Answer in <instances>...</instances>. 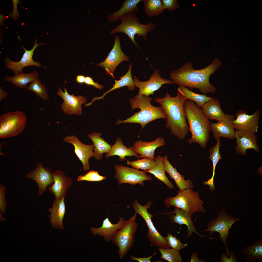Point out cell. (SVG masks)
Here are the masks:
<instances>
[{"label": "cell", "mask_w": 262, "mask_h": 262, "mask_svg": "<svg viewBox=\"0 0 262 262\" xmlns=\"http://www.w3.org/2000/svg\"><path fill=\"white\" fill-rule=\"evenodd\" d=\"M222 63L216 58L205 67L199 70L194 69L193 63L189 62L184 63L180 68L172 71L169 74L174 83L179 86L187 87L190 89L197 88L203 94L215 92L216 87L209 82V78Z\"/></svg>", "instance_id": "6da1fadb"}, {"label": "cell", "mask_w": 262, "mask_h": 262, "mask_svg": "<svg viewBox=\"0 0 262 262\" xmlns=\"http://www.w3.org/2000/svg\"><path fill=\"white\" fill-rule=\"evenodd\" d=\"M177 95L172 97L168 93L163 98H156L155 101L162 107L166 116L165 127L180 140L184 139L189 131L184 112V96L178 88Z\"/></svg>", "instance_id": "7a4b0ae2"}, {"label": "cell", "mask_w": 262, "mask_h": 262, "mask_svg": "<svg viewBox=\"0 0 262 262\" xmlns=\"http://www.w3.org/2000/svg\"><path fill=\"white\" fill-rule=\"evenodd\" d=\"M184 108L189 125V131L192 135L191 138L188 140V143H197L202 148H205L209 139L211 123L201 108L193 101L185 99Z\"/></svg>", "instance_id": "3957f363"}, {"label": "cell", "mask_w": 262, "mask_h": 262, "mask_svg": "<svg viewBox=\"0 0 262 262\" xmlns=\"http://www.w3.org/2000/svg\"><path fill=\"white\" fill-rule=\"evenodd\" d=\"M152 99L150 96L144 95H136L134 98H131L129 101L131 106L132 110L136 108L140 109L138 112L135 113L130 117L123 121L118 119L115 124L121 123H137L141 126V131L148 123L156 119H166V116L162 106L155 107L151 103Z\"/></svg>", "instance_id": "277c9868"}, {"label": "cell", "mask_w": 262, "mask_h": 262, "mask_svg": "<svg viewBox=\"0 0 262 262\" xmlns=\"http://www.w3.org/2000/svg\"><path fill=\"white\" fill-rule=\"evenodd\" d=\"M120 24L109 32L110 34H115L121 32L126 35L136 46L141 50L136 43L134 37H142L145 41L148 40L147 37L148 33L155 28V25L151 22L146 24L141 23L134 14L130 13L120 18Z\"/></svg>", "instance_id": "5b68a950"}, {"label": "cell", "mask_w": 262, "mask_h": 262, "mask_svg": "<svg viewBox=\"0 0 262 262\" xmlns=\"http://www.w3.org/2000/svg\"><path fill=\"white\" fill-rule=\"evenodd\" d=\"M164 202L167 208L174 206L186 211L191 216L196 212H206L199 193L191 188L180 191L176 196L166 198Z\"/></svg>", "instance_id": "8992f818"}, {"label": "cell", "mask_w": 262, "mask_h": 262, "mask_svg": "<svg viewBox=\"0 0 262 262\" xmlns=\"http://www.w3.org/2000/svg\"><path fill=\"white\" fill-rule=\"evenodd\" d=\"M135 213L128 220L126 221L122 228L112 237L111 241L118 249L119 256L122 260L131 249L135 242L134 235L138 227L136 221Z\"/></svg>", "instance_id": "52a82bcc"}, {"label": "cell", "mask_w": 262, "mask_h": 262, "mask_svg": "<svg viewBox=\"0 0 262 262\" xmlns=\"http://www.w3.org/2000/svg\"><path fill=\"white\" fill-rule=\"evenodd\" d=\"M27 117L20 111L10 112L0 117V138L17 136L22 133L26 125Z\"/></svg>", "instance_id": "ba28073f"}, {"label": "cell", "mask_w": 262, "mask_h": 262, "mask_svg": "<svg viewBox=\"0 0 262 262\" xmlns=\"http://www.w3.org/2000/svg\"><path fill=\"white\" fill-rule=\"evenodd\" d=\"M239 220V217L235 218L229 216L224 209H222L219 212L217 217L211 221L207 225V228L203 231H209L211 236L214 232L219 233V237L225 247L226 251V254L227 257L229 256L230 252L227 242L229 231L232 228V225Z\"/></svg>", "instance_id": "9c48e42d"}, {"label": "cell", "mask_w": 262, "mask_h": 262, "mask_svg": "<svg viewBox=\"0 0 262 262\" xmlns=\"http://www.w3.org/2000/svg\"><path fill=\"white\" fill-rule=\"evenodd\" d=\"M152 204V201H149L146 205L143 206L136 200L133 203V207L135 213L140 215L145 221L148 228L147 238L152 245L159 248H169L165 239L158 232L154 225L151 220L153 215L150 214L148 211L147 209L151 207Z\"/></svg>", "instance_id": "30bf717a"}, {"label": "cell", "mask_w": 262, "mask_h": 262, "mask_svg": "<svg viewBox=\"0 0 262 262\" xmlns=\"http://www.w3.org/2000/svg\"><path fill=\"white\" fill-rule=\"evenodd\" d=\"M115 173L114 177L117 180L118 185L123 183L133 185L139 184L144 187V181H150L152 180L151 175L146 174L144 171H140L122 165H115Z\"/></svg>", "instance_id": "8fae6325"}, {"label": "cell", "mask_w": 262, "mask_h": 262, "mask_svg": "<svg viewBox=\"0 0 262 262\" xmlns=\"http://www.w3.org/2000/svg\"><path fill=\"white\" fill-rule=\"evenodd\" d=\"M129 60L128 56L122 50L119 36L116 35L113 47L106 58L103 62L95 64L104 69L107 74L113 77V73L117 66L122 62Z\"/></svg>", "instance_id": "7c38bea8"}, {"label": "cell", "mask_w": 262, "mask_h": 262, "mask_svg": "<svg viewBox=\"0 0 262 262\" xmlns=\"http://www.w3.org/2000/svg\"><path fill=\"white\" fill-rule=\"evenodd\" d=\"M63 86L64 92L62 91L59 86L57 93V95L61 97L64 101L60 106L62 110L67 115H81L82 110V105L86 102V97L81 95L75 96L73 94L70 95L65 88V85Z\"/></svg>", "instance_id": "4fadbf2b"}, {"label": "cell", "mask_w": 262, "mask_h": 262, "mask_svg": "<svg viewBox=\"0 0 262 262\" xmlns=\"http://www.w3.org/2000/svg\"><path fill=\"white\" fill-rule=\"evenodd\" d=\"M159 70H155L149 80L144 82L139 81L135 76L133 77L135 86L139 89V92L136 95H144L149 96L153 95L154 92L157 90L164 84H173L171 80L162 78L159 73Z\"/></svg>", "instance_id": "5bb4252c"}, {"label": "cell", "mask_w": 262, "mask_h": 262, "mask_svg": "<svg viewBox=\"0 0 262 262\" xmlns=\"http://www.w3.org/2000/svg\"><path fill=\"white\" fill-rule=\"evenodd\" d=\"M25 177L30 179L36 183L38 187L37 192L40 196L42 195L46 192L47 187L54 182L51 171L44 167L41 162L38 163L36 168L28 173Z\"/></svg>", "instance_id": "9a60e30c"}, {"label": "cell", "mask_w": 262, "mask_h": 262, "mask_svg": "<svg viewBox=\"0 0 262 262\" xmlns=\"http://www.w3.org/2000/svg\"><path fill=\"white\" fill-rule=\"evenodd\" d=\"M236 118L233 122L236 131H247L254 133L257 132L260 116V111L255 110L253 114H248L244 110H240L236 115Z\"/></svg>", "instance_id": "2e32d148"}, {"label": "cell", "mask_w": 262, "mask_h": 262, "mask_svg": "<svg viewBox=\"0 0 262 262\" xmlns=\"http://www.w3.org/2000/svg\"><path fill=\"white\" fill-rule=\"evenodd\" d=\"M35 40L34 45L30 50L26 49L23 46L22 48L25 51L20 60L18 62L11 60L7 56H6L4 62L5 67L10 70L12 69L15 75L23 73V69L24 67L30 66H35L37 67H42L41 64L38 62L34 61L33 59L34 52L36 48L40 45L44 44V43L38 44Z\"/></svg>", "instance_id": "e0dca14e"}, {"label": "cell", "mask_w": 262, "mask_h": 262, "mask_svg": "<svg viewBox=\"0 0 262 262\" xmlns=\"http://www.w3.org/2000/svg\"><path fill=\"white\" fill-rule=\"evenodd\" d=\"M64 141L72 144L74 147V152L83 165V170L86 171L90 169L89 159L93 156V144L87 145L82 143L74 135L67 136L63 139Z\"/></svg>", "instance_id": "ac0fdd59"}, {"label": "cell", "mask_w": 262, "mask_h": 262, "mask_svg": "<svg viewBox=\"0 0 262 262\" xmlns=\"http://www.w3.org/2000/svg\"><path fill=\"white\" fill-rule=\"evenodd\" d=\"M234 138L237 145L235 148L236 152L243 156H245L246 151L252 149L258 153L260 152L258 144L257 137L255 133L247 131H236Z\"/></svg>", "instance_id": "d6986e66"}, {"label": "cell", "mask_w": 262, "mask_h": 262, "mask_svg": "<svg viewBox=\"0 0 262 262\" xmlns=\"http://www.w3.org/2000/svg\"><path fill=\"white\" fill-rule=\"evenodd\" d=\"M235 116L230 114H225L224 119L216 123H211L210 129L217 141L221 137L231 140L235 138V132L233 122Z\"/></svg>", "instance_id": "ffe728a7"}, {"label": "cell", "mask_w": 262, "mask_h": 262, "mask_svg": "<svg viewBox=\"0 0 262 262\" xmlns=\"http://www.w3.org/2000/svg\"><path fill=\"white\" fill-rule=\"evenodd\" d=\"M54 182L48 188V190L55 196V199H60L65 197L67 191L71 185L72 180L66 177L64 173L57 169L52 173Z\"/></svg>", "instance_id": "44dd1931"}, {"label": "cell", "mask_w": 262, "mask_h": 262, "mask_svg": "<svg viewBox=\"0 0 262 262\" xmlns=\"http://www.w3.org/2000/svg\"><path fill=\"white\" fill-rule=\"evenodd\" d=\"M164 139L158 137L151 142H146L141 140L134 143L133 146L129 147L137 154L140 155L139 157L147 158L155 160L154 152L157 148L164 146L165 144Z\"/></svg>", "instance_id": "7402d4cb"}, {"label": "cell", "mask_w": 262, "mask_h": 262, "mask_svg": "<svg viewBox=\"0 0 262 262\" xmlns=\"http://www.w3.org/2000/svg\"><path fill=\"white\" fill-rule=\"evenodd\" d=\"M164 213V214H172L169 218L171 223H176L180 225L184 224L187 226V238L190 237L192 233H194L201 237H205L214 239L202 235L197 231L191 219V216L186 211L178 208L174 207V210L173 211Z\"/></svg>", "instance_id": "603a6c76"}, {"label": "cell", "mask_w": 262, "mask_h": 262, "mask_svg": "<svg viewBox=\"0 0 262 262\" xmlns=\"http://www.w3.org/2000/svg\"><path fill=\"white\" fill-rule=\"evenodd\" d=\"M125 221L124 218L120 217L117 223L113 224L107 217L103 220L101 227H91L90 231L93 235L101 237L106 241L109 242L112 236L122 228Z\"/></svg>", "instance_id": "cb8c5ba5"}, {"label": "cell", "mask_w": 262, "mask_h": 262, "mask_svg": "<svg viewBox=\"0 0 262 262\" xmlns=\"http://www.w3.org/2000/svg\"><path fill=\"white\" fill-rule=\"evenodd\" d=\"M65 198L55 199L52 205V208L48 210V212L51 213L49 217L50 218V221L53 228L60 229L64 228L62 221L66 212Z\"/></svg>", "instance_id": "d4e9b609"}, {"label": "cell", "mask_w": 262, "mask_h": 262, "mask_svg": "<svg viewBox=\"0 0 262 262\" xmlns=\"http://www.w3.org/2000/svg\"><path fill=\"white\" fill-rule=\"evenodd\" d=\"M163 157L166 172L171 178L174 180L180 191L188 188L192 189L194 187L192 181L189 179L185 180L183 176L180 174L176 167L174 168L171 164L166 155H164Z\"/></svg>", "instance_id": "484cf974"}, {"label": "cell", "mask_w": 262, "mask_h": 262, "mask_svg": "<svg viewBox=\"0 0 262 262\" xmlns=\"http://www.w3.org/2000/svg\"><path fill=\"white\" fill-rule=\"evenodd\" d=\"M132 66V64H130L128 71L124 75L119 77L120 79V80H115V84L112 88L106 92L103 93V95L101 96L93 97L91 101L89 103L86 104V106H88L91 105L94 101L97 100L104 99V97L107 93L121 87L127 86V89L131 91L134 90L135 87L134 82L132 78L131 74Z\"/></svg>", "instance_id": "4316f807"}, {"label": "cell", "mask_w": 262, "mask_h": 262, "mask_svg": "<svg viewBox=\"0 0 262 262\" xmlns=\"http://www.w3.org/2000/svg\"><path fill=\"white\" fill-rule=\"evenodd\" d=\"M201 108L203 113L209 120L219 121L224 118L225 114L221 109L219 100L214 97L205 104Z\"/></svg>", "instance_id": "83f0119b"}, {"label": "cell", "mask_w": 262, "mask_h": 262, "mask_svg": "<svg viewBox=\"0 0 262 262\" xmlns=\"http://www.w3.org/2000/svg\"><path fill=\"white\" fill-rule=\"evenodd\" d=\"M142 0H125L119 10L109 15L107 19L110 22H116L120 18L130 13L135 14L139 10L137 4Z\"/></svg>", "instance_id": "f1b7e54d"}, {"label": "cell", "mask_w": 262, "mask_h": 262, "mask_svg": "<svg viewBox=\"0 0 262 262\" xmlns=\"http://www.w3.org/2000/svg\"><path fill=\"white\" fill-rule=\"evenodd\" d=\"M101 133L96 132L88 134V137L92 140L94 145L93 157L97 160L102 159L103 154L108 153L111 146L101 137Z\"/></svg>", "instance_id": "f546056e"}, {"label": "cell", "mask_w": 262, "mask_h": 262, "mask_svg": "<svg viewBox=\"0 0 262 262\" xmlns=\"http://www.w3.org/2000/svg\"><path fill=\"white\" fill-rule=\"evenodd\" d=\"M117 155L119 156L120 161L126 160L125 157L134 156L139 159L137 154L129 147H126L123 144L121 138H117L114 144L111 146L109 152L105 155V158L108 159L110 157Z\"/></svg>", "instance_id": "4dcf8cb0"}, {"label": "cell", "mask_w": 262, "mask_h": 262, "mask_svg": "<svg viewBox=\"0 0 262 262\" xmlns=\"http://www.w3.org/2000/svg\"><path fill=\"white\" fill-rule=\"evenodd\" d=\"M155 161L154 164L150 169L144 171L153 175L155 177L164 183L169 189H173L174 186L166 175L163 157L160 155H158L155 158Z\"/></svg>", "instance_id": "1f68e13d"}, {"label": "cell", "mask_w": 262, "mask_h": 262, "mask_svg": "<svg viewBox=\"0 0 262 262\" xmlns=\"http://www.w3.org/2000/svg\"><path fill=\"white\" fill-rule=\"evenodd\" d=\"M241 252L248 262H255L258 259L262 260V238L253 242L251 245L242 248Z\"/></svg>", "instance_id": "d6a6232c"}, {"label": "cell", "mask_w": 262, "mask_h": 262, "mask_svg": "<svg viewBox=\"0 0 262 262\" xmlns=\"http://www.w3.org/2000/svg\"><path fill=\"white\" fill-rule=\"evenodd\" d=\"M39 76V74L36 71L26 74L23 73L18 74L12 77L6 76L4 78L5 81L8 82L21 88H25L28 84L33 81Z\"/></svg>", "instance_id": "836d02e7"}, {"label": "cell", "mask_w": 262, "mask_h": 262, "mask_svg": "<svg viewBox=\"0 0 262 262\" xmlns=\"http://www.w3.org/2000/svg\"><path fill=\"white\" fill-rule=\"evenodd\" d=\"M216 144L209 150L210 156L209 158L212 161L213 166V172L212 176L207 181H204L203 183L205 185H208L209 189L212 191L215 189L214 184V179L215 175V169L217 164L222 158L219 152V148L221 145L220 140L217 141Z\"/></svg>", "instance_id": "e575fe53"}, {"label": "cell", "mask_w": 262, "mask_h": 262, "mask_svg": "<svg viewBox=\"0 0 262 262\" xmlns=\"http://www.w3.org/2000/svg\"><path fill=\"white\" fill-rule=\"evenodd\" d=\"M178 88L183 94L185 99H188L193 101L200 108L213 97L207 96L204 94L195 93L185 87L179 86Z\"/></svg>", "instance_id": "d590c367"}, {"label": "cell", "mask_w": 262, "mask_h": 262, "mask_svg": "<svg viewBox=\"0 0 262 262\" xmlns=\"http://www.w3.org/2000/svg\"><path fill=\"white\" fill-rule=\"evenodd\" d=\"M143 1L145 12L149 17L159 15L164 10L160 0H144Z\"/></svg>", "instance_id": "8d00e7d4"}, {"label": "cell", "mask_w": 262, "mask_h": 262, "mask_svg": "<svg viewBox=\"0 0 262 262\" xmlns=\"http://www.w3.org/2000/svg\"><path fill=\"white\" fill-rule=\"evenodd\" d=\"M26 88L27 90L34 92L40 98L44 100L49 98L45 84L37 78L31 82Z\"/></svg>", "instance_id": "74e56055"}, {"label": "cell", "mask_w": 262, "mask_h": 262, "mask_svg": "<svg viewBox=\"0 0 262 262\" xmlns=\"http://www.w3.org/2000/svg\"><path fill=\"white\" fill-rule=\"evenodd\" d=\"M161 256L160 258L169 262H182V259L179 251L172 248H158Z\"/></svg>", "instance_id": "f35d334b"}, {"label": "cell", "mask_w": 262, "mask_h": 262, "mask_svg": "<svg viewBox=\"0 0 262 262\" xmlns=\"http://www.w3.org/2000/svg\"><path fill=\"white\" fill-rule=\"evenodd\" d=\"M155 162L154 160L144 158L132 161L127 160V164L138 170L141 169L144 171L148 170L152 168Z\"/></svg>", "instance_id": "ab89813d"}, {"label": "cell", "mask_w": 262, "mask_h": 262, "mask_svg": "<svg viewBox=\"0 0 262 262\" xmlns=\"http://www.w3.org/2000/svg\"><path fill=\"white\" fill-rule=\"evenodd\" d=\"M106 178V176L100 175L97 171L91 170L84 175L79 176L77 180L78 181H86L100 182L105 180Z\"/></svg>", "instance_id": "60d3db41"}, {"label": "cell", "mask_w": 262, "mask_h": 262, "mask_svg": "<svg viewBox=\"0 0 262 262\" xmlns=\"http://www.w3.org/2000/svg\"><path fill=\"white\" fill-rule=\"evenodd\" d=\"M166 239L168 244L170 247L177 251H179L184 248L188 245L187 243H182L179 239H178L175 236H174L169 232L167 236L164 238Z\"/></svg>", "instance_id": "b9f144b4"}, {"label": "cell", "mask_w": 262, "mask_h": 262, "mask_svg": "<svg viewBox=\"0 0 262 262\" xmlns=\"http://www.w3.org/2000/svg\"><path fill=\"white\" fill-rule=\"evenodd\" d=\"M6 188L4 184L0 183V213L4 214L6 213L7 203L5 198Z\"/></svg>", "instance_id": "7bdbcfd3"}, {"label": "cell", "mask_w": 262, "mask_h": 262, "mask_svg": "<svg viewBox=\"0 0 262 262\" xmlns=\"http://www.w3.org/2000/svg\"><path fill=\"white\" fill-rule=\"evenodd\" d=\"M164 9H167L171 11L178 8L179 6L176 0H162Z\"/></svg>", "instance_id": "ee69618b"}, {"label": "cell", "mask_w": 262, "mask_h": 262, "mask_svg": "<svg viewBox=\"0 0 262 262\" xmlns=\"http://www.w3.org/2000/svg\"><path fill=\"white\" fill-rule=\"evenodd\" d=\"M229 255L227 257L226 253H222L220 256V259L221 262H237L238 259L235 256L234 253L232 251L230 252Z\"/></svg>", "instance_id": "f6af8a7d"}, {"label": "cell", "mask_w": 262, "mask_h": 262, "mask_svg": "<svg viewBox=\"0 0 262 262\" xmlns=\"http://www.w3.org/2000/svg\"><path fill=\"white\" fill-rule=\"evenodd\" d=\"M84 83L87 85L92 86L100 90H102L104 87L103 85L98 84V82H94L93 79L89 76L85 77Z\"/></svg>", "instance_id": "bcb514c9"}, {"label": "cell", "mask_w": 262, "mask_h": 262, "mask_svg": "<svg viewBox=\"0 0 262 262\" xmlns=\"http://www.w3.org/2000/svg\"><path fill=\"white\" fill-rule=\"evenodd\" d=\"M156 254V252L155 251L152 255L148 257L139 258L131 255L130 258L133 260L139 262H151L150 261V259L153 256L155 255Z\"/></svg>", "instance_id": "7dc6e473"}, {"label": "cell", "mask_w": 262, "mask_h": 262, "mask_svg": "<svg viewBox=\"0 0 262 262\" xmlns=\"http://www.w3.org/2000/svg\"><path fill=\"white\" fill-rule=\"evenodd\" d=\"M191 257L190 262H205V261L199 259L198 258L197 254L195 252H194L192 254Z\"/></svg>", "instance_id": "c3c4849f"}, {"label": "cell", "mask_w": 262, "mask_h": 262, "mask_svg": "<svg viewBox=\"0 0 262 262\" xmlns=\"http://www.w3.org/2000/svg\"><path fill=\"white\" fill-rule=\"evenodd\" d=\"M85 77L83 75H79L76 76V81L77 82L80 84L84 83Z\"/></svg>", "instance_id": "681fc988"}, {"label": "cell", "mask_w": 262, "mask_h": 262, "mask_svg": "<svg viewBox=\"0 0 262 262\" xmlns=\"http://www.w3.org/2000/svg\"><path fill=\"white\" fill-rule=\"evenodd\" d=\"M8 93L3 90L1 87H0V101H1L7 96Z\"/></svg>", "instance_id": "f907efd6"}]
</instances>
